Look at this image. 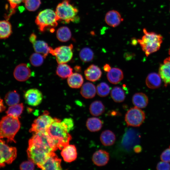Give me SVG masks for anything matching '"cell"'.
<instances>
[{
  "label": "cell",
  "instance_id": "30",
  "mask_svg": "<svg viewBox=\"0 0 170 170\" xmlns=\"http://www.w3.org/2000/svg\"><path fill=\"white\" fill-rule=\"evenodd\" d=\"M56 37L58 39L62 42L68 41L71 37V33L70 29L66 26L60 27L57 30Z\"/></svg>",
  "mask_w": 170,
  "mask_h": 170
},
{
  "label": "cell",
  "instance_id": "6",
  "mask_svg": "<svg viewBox=\"0 0 170 170\" xmlns=\"http://www.w3.org/2000/svg\"><path fill=\"white\" fill-rule=\"evenodd\" d=\"M58 19L55 12L50 9L40 12L35 20V23L39 31L44 32L49 28H54L58 25Z\"/></svg>",
  "mask_w": 170,
  "mask_h": 170
},
{
  "label": "cell",
  "instance_id": "18",
  "mask_svg": "<svg viewBox=\"0 0 170 170\" xmlns=\"http://www.w3.org/2000/svg\"><path fill=\"white\" fill-rule=\"evenodd\" d=\"M84 75L87 80L91 82H95L101 77L102 72L99 67L92 64L85 70Z\"/></svg>",
  "mask_w": 170,
  "mask_h": 170
},
{
  "label": "cell",
  "instance_id": "28",
  "mask_svg": "<svg viewBox=\"0 0 170 170\" xmlns=\"http://www.w3.org/2000/svg\"><path fill=\"white\" fill-rule=\"evenodd\" d=\"M12 32V26L7 20H0V39L8 37Z\"/></svg>",
  "mask_w": 170,
  "mask_h": 170
},
{
  "label": "cell",
  "instance_id": "8",
  "mask_svg": "<svg viewBox=\"0 0 170 170\" xmlns=\"http://www.w3.org/2000/svg\"><path fill=\"white\" fill-rule=\"evenodd\" d=\"M56 119V118H53L50 116L48 111H45L43 114L34 121L29 132L35 133L46 131Z\"/></svg>",
  "mask_w": 170,
  "mask_h": 170
},
{
  "label": "cell",
  "instance_id": "48",
  "mask_svg": "<svg viewBox=\"0 0 170 170\" xmlns=\"http://www.w3.org/2000/svg\"><path fill=\"white\" fill-rule=\"evenodd\" d=\"M75 71L77 72H80L81 71V68L79 66L76 65L74 67Z\"/></svg>",
  "mask_w": 170,
  "mask_h": 170
},
{
  "label": "cell",
  "instance_id": "38",
  "mask_svg": "<svg viewBox=\"0 0 170 170\" xmlns=\"http://www.w3.org/2000/svg\"><path fill=\"white\" fill-rule=\"evenodd\" d=\"M24 3L26 8L30 11H36L41 4L40 0H25Z\"/></svg>",
  "mask_w": 170,
  "mask_h": 170
},
{
  "label": "cell",
  "instance_id": "20",
  "mask_svg": "<svg viewBox=\"0 0 170 170\" xmlns=\"http://www.w3.org/2000/svg\"><path fill=\"white\" fill-rule=\"evenodd\" d=\"M132 101L135 106L142 109L147 106L148 104L149 99L145 94L141 92L138 93L133 95Z\"/></svg>",
  "mask_w": 170,
  "mask_h": 170
},
{
  "label": "cell",
  "instance_id": "24",
  "mask_svg": "<svg viewBox=\"0 0 170 170\" xmlns=\"http://www.w3.org/2000/svg\"><path fill=\"white\" fill-rule=\"evenodd\" d=\"M100 139L101 143L105 146H110L114 144L116 137L115 134L111 131L107 130L102 132Z\"/></svg>",
  "mask_w": 170,
  "mask_h": 170
},
{
  "label": "cell",
  "instance_id": "22",
  "mask_svg": "<svg viewBox=\"0 0 170 170\" xmlns=\"http://www.w3.org/2000/svg\"><path fill=\"white\" fill-rule=\"evenodd\" d=\"M161 79L159 74L155 72L150 73L146 79V84L148 88L150 89L158 88L161 85Z\"/></svg>",
  "mask_w": 170,
  "mask_h": 170
},
{
  "label": "cell",
  "instance_id": "2",
  "mask_svg": "<svg viewBox=\"0 0 170 170\" xmlns=\"http://www.w3.org/2000/svg\"><path fill=\"white\" fill-rule=\"evenodd\" d=\"M46 132L55 142L58 149L60 150L69 144L72 139L66 128L60 120L57 118L52 124Z\"/></svg>",
  "mask_w": 170,
  "mask_h": 170
},
{
  "label": "cell",
  "instance_id": "27",
  "mask_svg": "<svg viewBox=\"0 0 170 170\" xmlns=\"http://www.w3.org/2000/svg\"><path fill=\"white\" fill-rule=\"evenodd\" d=\"M86 126L87 129L90 131L96 132L101 129L103 126V122L99 118L92 117L87 119Z\"/></svg>",
  "mask_w": 170,
  "mask_h": 170
},
{
  "label": "cell",
  "instance_id": "25",
  "mask_svg": "<svg viewBox=\"0 0 170 170\" xmlns=\"http://www.w3.org/2000/svg\"><path fill=\"white\" fill-rule=\"evenodd\" d=\"M67 78V82L69 86L73 88L81 87L84 81L82 76L78 73H72Z\"/></svg>",
  "mask_w": 170,
  "mask_h": 170
},
{
  "label": "cell",
  "instance_id": "44",
  "mask_svg": "<svg viewBox=\"0 0 170 170\" xmlns=\"http://www.w3.org/2000/svg\"><path fill=\"white\" fill-rule=\"evenodd\" d=\"M37 38L36 35L34 33H33L30 35L29 37V40L31 42L33 43L37 40Z\"/></svg>",
  "mask_w": 170,
  "mask_h": 170
},
{
  "label": "cell",
  "instance_id": "15",
  "mask_svg": "<svg viewBox=\"0 0 170 170\" xmlns=\"http://www.w3.org/2000/svg\"><path fill=\"white\" fill-rule=\"evenodd\" d=\"M109 158V154L105 150H99L93 154L92 161L95 165L101 167L107 164Z\"/></svg>",
  "mask_w": 170,
  "mask_h": 170
},
{
  "label": "cell",
  "instance_id": "17",
  "mask_svg": "<svg viewBox=\"0 0 170 170\" xmlns=\"http://www.w3.org/2000/svg\"><path fill=\"white\" fill-rule=\"evenodd\" d=\"M61 154L64 160L68 162L74 161L77 156L76 147L73 145L69 144L65 146L62 149Z\"/></svg>",
  "mask_w": 170,
  "mask_h": 170
},
{
  "label": "cell",
  "instance_id": "36",
  "mask_svg": "<svg viewBox=\"0 0 170 170\" xmlns=\"http://www.w3.org/2000/svg\"><path fill=\"white\" fill-rule=\"evenodd\" d=\"M44 58L42 55L36 52L32 54L29 59L30 63L32 65L35 67H39L43 64Z\"/></svg>",
  "mask_w": 170,
  "mask_h": 170
},
{
  "label": "cell",
  "instance_id": "39",
  "mask_svg": "<svg viewBox=\"0 0 170 170\" xmlns=\"http://www.w3.org/2000/svg\"><path fill=\"white\" fill-rule=\"evenodd\" d=\"M9 3L10 13L8 16H10L14 13V10L22 2H24L25 0H7Z\"/></svg>",
  "mask_w": 170,
  "mask_h": 170
},
{
  "label": "cell",
  "instance_id": "23",
  "mask_svg": "<svg viewBox=\"0 0 170 170\" xmlns=\"http://www.w3.org/2000/svg\"><path fill=\"white\" fill-rule=\"evenodd\" d=\"M96 92V89L94 85L91 82H87L82 86L80 94L86 99H91L94 97Z\"/></svg>",
  "mask_w": 170,
  "mask_h": 170
},
{
  "label": "cell",
  "instance_id": "14",
  "mask_svg": "<svg viewBox=\"0 0 170 170\" xmlns=\"http://www.w3.org/2000/svg\"><path fill=\"white\" fill-rule=\"evenodd\" d=\"M159 73L165 86L170 84V56L165 59L161 65Z\"/></svg>",
  "mask_w": 170,
  "mask_h": 170
},
{
  "label": "cell",
  "instance_id": "31",
  "mask_svg": "<svg viewBox=\"0 0 170 170\" xmlns=\"http://www.w3.org/2000/svg\"><path fill=\"white\" fill-rule=\"evenodd\" d=\"M4 100L7 105L12 106L19 103L20 101V95L16 90H14L6 94Z\"/></svg>",
  "mask_w": 170,
  "mask_h": 170
},
{
  "label": "cell",
  "instance_id": "26",
  "mask_svg": "<svg viewBox=\"0 0 170 170\" xmlns=\"http://www.w3.org/2000/svg\"><path fill=\"white\" fill-rule=\"evenodd\" d=\"M72 72V68L66 63L59 64L56 71V74L63 79L69 77L73 73Z\"/></svg>",
  "mask_w": 170,
  "mask_h": 170
},
{
  "label": "cell",
  "instance_id": "10",
  "mask_svg": "<svg viewBox=\"0 0 170 170\" xmlns=\"http://www.w3.org/2000/svg\"><path fill=\"white\" fill-rule=\"evenodd\" d=\"M16 156V148L8 146L4 141L0 139V168L4 167L5 163H11Z\"/></svg>",
  "mask_w": 170,
  "mask_h": 170
},
{
  "label": "cell",
  "instance_id": "11",
  "mask_svg": "<svg viewBox=\"0 0 170 170\" xmlns=\"http://www.w3.org/2000/svg\"><path fill=\"white\" fill-rule=\"evenodd\" d=\"M24 97L26 104L30 106H35L42 102L43 96L42 93L39 90L32 88L24 92Z\"/></svg>",
  "mask_w": 170,
  "mask_h": 170
},
{
  "label": "cell",
  "instance_id": "49",
  "mask_svg": "<svg viewBox=\"0 0 170 170\" xmlns=\"http://www.w3.org/2000/svg\"><path fill=\"white\" fill-rule=\"evenodd\" d=\"M169 55H170V48L169 50Z\"/></svg>",
  "mask_w": 170,
  "mask_h": 170
},
{
  "label": "cell",
  "instance_id": "13",
  "mask_svg": "<svg viewBox=\"0 0 170 170\" xmlns=\"http://www.w3.org/2000/svg\"><path fill=\"white\" fill-rule=\"evenodd\" d=\"M13 75L14 78L18 81L24 82L31 77V71L27 64L21 63L15 67L14 70Z\"/></svg>",
  "mask_w": 170,
  "mask_h": 170
},
{
  "label": "cell",
  "instance_id": "33",
  "mask_svg": "<svg viewBox=\"0 0 170 170\" xmlns=\"http://www.w3.org/2000/svg\"><path fill=\"white\" fill-rule=\"evenodd\" d=\"M133 131L129 129L125 133L122 139V145L123 148L127 150H129L133 146Z\"/></svg>",
  "mask_w": 170,
  "mask_h": 170
},
{
  "label": "cell",
  "instance_id": "45",
  "mask_svg": "<svg viewBox=\"0 0 170 170\" xmlns=\"http://www.w3.org/2000/svg\"><path fill=\"white\" fill-rule=\"evenodd\" d=\"M6 107L4 105L3 100L0 97V112L4 110Z\"/></svg>",
  "mask_w": 170,
  "mask_h": 170
},
{
  "label": "cell",
  "instance_id": "7",
  "mask_svg": "<svg viewBox=\"0 0 170 170\" xmlns=\"http://www.w3.org/2000/svg\"><path fill=\"white\" fill-rule=\"evenodd\" d=\"M145 119L144 112L140 108L135 106L128 110L125 117V120L127 126L133 127L140 126Z\"/></svg>",
  "mask_w": 170,
  "mask_h": 170
},
{
  "label": "cell",
  "instance_id": "50",
  "mask_svg": "<svg viewBox=\"0 0 170 170\" xmlns=\"http://www.w3.org/2000/svg\"></svg>",
  "mask_w": 170,
  "mask_h": 170
},
{
  "label": "cell",
  "instance_id": "37",
  "mask_svg": "<svg viewBox=\"0 0 170 170\" xmlns=\"http://www.w3.org/2000/svg\"><path fill=\"white\" fill-rule=\"evenodd\" d=\"M96 92L98 95L101 97L107 96L110 92L109 86L106 83L102 82L99 84L96 88Z\"/></svg>",
  "mask_w": 170,
  "mask_h": 170
},
{
  "label": "cell",
  "instance_id": "19",
  "mask_svg": "<svg viewBox=\"0 0 170 170\" xmlns=\"http://www.w3.org/2000/svg\"><path fill=\"white\" fill-rule=\"evenodd\" d=\"M107 77L111 83L116 84L123 79L124 76L121 70L118 68L113 67L108 72Z\"/></svg>",
  "mask_w": 170,
  "mask_h": 170
},
{
  "label": "cell",
  "instance_id": "32",
  "mask_svg": "<svg viewBox=\"0 0 170 170\" xmlns=\"http://www.w3.org/2000/svg\"><path fill=\"white\" fill-rule=\"evenodd\" d=\"M110 95L113 100L117 103L123 102L125 98L124 91L119 87H114L112 89L110 93Z\"/></svg>",
  "mask_w": 170,
  "mask_h": 170
},
{
  "label": "cell",
  "instance_id": "16",
  "mask_svg": "<svg viewBox=\"0 0 170 170\" xmlns=\"http://www.w3.org/2000/svg\"><path fill=\"white\" fill-rule=\"evenodd\" d=\"M105 20L108 25L113 27L118 26L123 20L120 13L115 10L108 11L105 15Z\"/></svg>",
  "mask_w": 170,
  "mask_h": 170
},
{
  "label": "cell",
  "instance_id": "3",
  "mask_svg": "<svg viewBox=\"0 0 170 170\" xmlns=\"http://www.w3.org/2000/svg\"><path fill=\"white\" fill-rule=\"evenodd\" d=\"M20 123L18 118L7 115L0 121V139H7V143H15L14 138L19 131Z\"/></svg>",
  "mask_w": 170,
  "mask_h": 170
},
{
  "label": "cell",
  "instance_id": "21",
  "mask_svg": "<svg viewBox=\"0 0 170 170\" xmlns=\"http://www.w3.org/2000/svg\"><path fill=\"white\" fill-rule=\"evenodd\" d=\"M32 44L35 52L42 55L44 58L47 56L52 48L47 42L42 40H36Z\"/></svg>",
  "mask_w": 170,
  "mask_h": 170
},
{
  "label": "cell",
  "instance_id": "29",
  "mask_svg": "<svg viewBox=\"0 0 170 170\" xmlns=\"http://www.w3.org/2000/svg\"><path fill=\"white\" fill-rule=\"evenodd\" d=\"M89 110L90 114L92 115L98 116L101 115L104 112L105 107L101 101L96 100L90 104Z\"/></svg>",
  "mask_w": 170,
  "mask_h": 170
},
{
  "label": "cell",
  "instance_id": "46",
  "mask_svg": "<svg viewBox=\"0 0 170 170\" xmlns=\"http://www.w3.org/2000/svg\"><path fill=\"white\" fill-rule=\"evenodd\" d=\"M111 69L110 66L108 64H105L103 67L104 70L106 72L109 71Z\"/></svg>",
  "mask_w": 170,
  "mask_h": 170
},
{
  "label": "cell",
  "instance_id": "47",
  "mask_svg": "<svg viewBox=\"0 0 170 170\" xmlns=\"http://www.w3.org/2000/svg\"><path fill=\"white\" fill-rule=\"evenodd\" d=\"M134 150L135 152H139L141 150V147L139 146H136L134 148Z\"/></svg>",
  "mask_w": 170,
  "mask_h": 170
},
{
  "label": "cell",
  "instance_id": "43",
  "mask_svg": "<svg viewBox=\"0 0 170 170\" xmlns=\"http://www.w3.org/2000/svg\"><path fill=\"white\" fill-rule=\"evenodd\" d=\"M157 170H170V163L161 161L156 166Z\"/></svg>",
  "mask_w": 170,
  "mask_h": 170
},
{
  "label": "cell",
  "instance_id": "34",
  "mask_svg": "<svg viewBox=\"0 0 170 170\" xmlns=\"http://www.w3.org/2000/svg\"><path fill=\"white\" fill-rule=\"evenodd\" d=\"M23 109V104H18L10 106L6 111V113L8 115L18 118L22 114Z\"/></svg>",
  "mask_w": 170,
  "mask_h": 170
},
{
  "label": "cell",
  "instance_id": "12",
  "mask_svg": "<svg viewBox=\"0 0 170 170\" xmlns=\"http://www.w3.org/2000/svg\"><path fill=\"white\" fill-rule=\"evenodd\" d=\"M61 160L54 152H51L44 162L38 167L42 170H61Z\"/></svg>",
  "mask_w": 170,
  "mask_h": 170
},
{
  "label": "cell",
  "instance_id": "42",
  "mask_svg": "<svg viewBox=\"0 0 170 170\" xmlns=\"http://www.w3.org/2000/svg\"><path fill=\"white\" fill-rule=\"evenodd\" d=\"M161 161L170 163V148L164 150L160 155Z\"/></svg>",
  "mask_w": 170,
  "mask_h": 170
},
{
  "label": "cell",
  "instance_id": "5",
  "mask_svg": "<svg viewBox=\"0 0 170 170\" xmlns=\"http://www.w3.org/2000/svg\"><path fill=\"white\" fill-rule=\"evenodd\" d=\"M78 11L69 0H64L57 5L55 12L58 21L69 23L79 20L77 15Z\"/></svg>",
  "mask_w": 170,
  "mask_h": 170
},
{
  "label": "cell",
  "instance_id": "4",
  "mask_svg": "<svg viewBox=\"0 0 170 170\" xmlns=\"http://www.w3.org/2000/svg\"><path fill=\"white\" fill-rule=\"evenodd\" d=\"M143 31L144 35L141 38L138 40V42L146 55L148 56L160 49L163 37L160 34L149 32L145 29H143Z\"/></svg>",
  "mask_w": 170,
  "mask_h": 170
},
{
  "label": "cell",
  "instance_id": "41",
  "mask_svg": "<svg viewBox=\"0 0 170 170\" xmlns=\"http://www.w3.org/2000/svg\"><path fill=\"white\" fill-rule=\"evenodd\" d=\"M61 122L66 128L68 133L74 128V122L72 119L71 118L64 119Z\"/></svg>",
  "mask_w": 170,
  "mask_h": 170
},
{
  "label": "cell",
  "instance_id": "9",
  "mask_svg": "<svg viewBox=\"0 0 170 170\" xmlns=\"http://www.w3.org/2000/svg\"><path fill=\"white\" fill-rule=\"evenodd\" d=\"M73 45L71 44L68 46H61L53 49L51 48L49 53L55 57L59 64L66 63L72 58Z\"/></svg>",
  "mask_w": 170,
  "mask_h": 170
},
{
  "label": "cell",
  "instance_id": "40",
  "mask_svg": "<svg viewBox=\"0 0 170 170\" xmlns=\"http://www.w3.org/2000/svg\"><path fill=\"white\" fill-rule=\"evenodd\" d=\"M34 163L30 160L22 162L20 166V170H34L35 167Z\"/></svg>",
  "mask_w": 170,
  "mask_h": 170
},
{
  "label": "cell",
  "instance_id": "35",
  "mask_svg": "<svg viewBox=\"0 0 170 170\" xmlns=\"http://www.w3.org/2000/svg\"><path fill=\"white\" fill-rule=\"evenodd\" d=\"M79 57L82 61L88 62L92 61L94 57L93 51L88 47L82 48L79 52Z\"/></svg>",
  "mask_w": 170,
  "mask_h": 170
},
{
  "label": "cell",
  "instance_id": "1",
  "mask_svg": "<svg viewBox=\"0 0 170 170\" xmlns=\"http://www.w3.org/2000/svg\"><path fill=\"white\" fill-rule=\"evenodd\" d=\"M28 143L27 150L28 159L37 166L42 164L51 152L56 150L51 138L43 132L34 133Z\"/></svg>",
  "mask_w": 170,
  "mask_h": 170
}]
</instances>
